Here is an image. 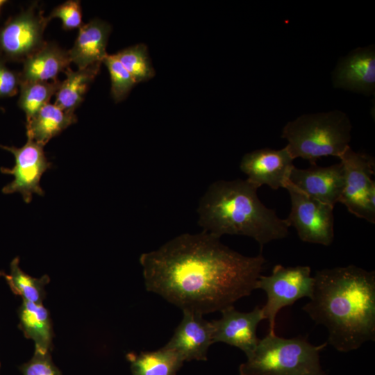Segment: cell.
Masks as SVG:
<instances>
[{
  "mask_svg": "<svg viewBox=\"0 0 375 375\" xmlns=\"http://www.w3.org/2000/svg\"><path fill=\"white\" fill-rule=\"evenodd\" d=\"M265 262L261 253L245 256L205 231L181 234L140 257L147 291L203 315L250 295Z\"/></svg>",
  "mask_w": 375,
  "mask_h": 375,
  "instance_id": "6da1fadb",
  "label": "cell"
},
{
  "mask_svg": "<svg viewBox=\"0 0 375 375\" xmlns=\"http://www.w3.org/2000/svg\"><path fill=\"white\" fill-rule=\"evenodd\" d=\"M302 309L328 333V343L348 352L375 340V272L350 265L316 271Z\"/></svg>",
  "mask_w": 375,
  "mask_h": 375,
  "instance_id": "7a4b0ae2",
  "label": "cell"
},
{
  "mask_svg": "<svg viewBox=\"0 0 375 375\" xmlns=\"http://www.w3.org/2000/svg\"><path fill=\"white\" fill-rule=\"evenodd\" d=\"M257 190L247 179L212 183L197 208L203 231L219 238L225 234L250 237L260 247L285 238L288 223L260 201Z\"/></svg>",
  "mask_w": 375,
  "mask_h": 375,
  "instance_id": "3957f363",
  "label": "cell"
},
{
  "mask_svg": "<svg viewBox=\"0 0 375 375\" xmlns=\"http://www.w3.org/2000/svg\"><path fill=\"white\" fill-rule=\"evenodd\" d=\"M351 130L349 118L336 110L302 115L284 126L282 138L288 140L285 148L293 159L313 165L322 156L340 158L349 147Z\"/></svg>",
  "mask_w": 375,
  "mask_h": 375,
  "instance_id": "277c9868",
  "label": "cell"
},
{
  "mask_svg": "<svg viewBox=\"0 0 375 375\" xmlns=\"http://www.w3.org/2000/svg\"><path fill=\"white\" fill-rule=\"evenodd\" d=\"M319 346L306 338H285L268 333L239 367L240 375H328L322 368Z\"/></svg>",
  "mask_w": 375,
  "mask_h": 375,
  "instance_id": "5b68a950",
  "label": "cell"
},
{
  "mask_svg": "<svg viewBox=\"0 0 375 375\" xmlns=\"http://www.w3.org/2000/svg\"><path fill=\"white\" fill-rule=\"evenodd\" d=\"M308 266H274L269 276L260 275L256 283V289L264 290L267 302L262 307L265 319L269 326V333H275V321L281 308L292 305L297 300L310 298L314 278Z\"/></svg>",
  "mask_w": 375,
  "mask_h": 375,
  "instance_id": "8992f818",
  "label": "cell"
},
{
  "mask_svg": "<svg viewBox=\"0 0 375 375\" xmlns=\"http://www.w3.org/2000/svg\"><path fill=\"white\" fill-rule=\"evenodd\" d=\"M344 175L339 201L349 212L375 223L374 160L370 156L353 151L349 147L340 157Z\"/></svg>",
  "mask_w": 375,
  "mask_h": 375,
  "instance_id": "52a82bcc",
  "label": "cell"
},
{
  "mask_svg": "<svg viewBox=\"0 0 375 375\" xmlns=\"http://www.w3.org/2000/svg\"><path fill=\"white\" fill-rule=\"evenodd\" d=\"M291 200L286 219L301 240L328 246L334 239L333 206L305 194L289 181L285 186Z\"/></svg>",
  "mask_w": 375,
  "mask_h": 375,
  "instance_id": "ba28073f",
  "label": "cell"
},
{
  "mask_svg": "<svg viewBox=\"0 0 375 375\" xmlns=\"http://www.w3.org/2000/svg\"><path fill=\"white\" fill-rule=\"evenodd\" d=\"M49 19L33 6L13 16L0 28V59L24 62L42 48Z\"/></svg>",
  "mask_w": 375,
  "mask_h": 375,
  "instance_id": "9c48e42d",
  "label": "cell"
},
{
  "mask_svg": "<svg viewBox=\"0 0 375 375\" xmlns=\"http://www.w3.org/2000/svg\"><path fill=\"white\" fill-rule=\"evenodd\" d=\"M0 148L12 153L15 160L12 168H1L2 173L14 177L11 183L3 188V193L18 192L27 203L31 201L34 194L43 196L44 192L40 185V178L51 166L45 156L43 146L27 138L26 143L22 147L0 144Z\"/></svg>",
  "mask_w": 375,
  "mask_h": 375,
  "instance_id": "30bf717a",
  "label": "cell"
},
{
  "mask_svg": "<svg viewBox=\"0 0 375 375\" xmlns=\"http://www.w3.org/2000/svg\"><path fill=\"white\" fill-rule=\"evenodd\" d=\"M293 160L285 147L278 150L264 148L246 153L240 168L247 175V181L256 188L267 185L277 190L285 188L294 167Z\"/></svg>",
  "mask_w": 375,
  "mask_h": 375,
  "instance_id": "8fae6325",
  "label": "cell"
},
{
  "mask_svg": "<svg viewBox=\"0 0 375 375\" xmlns=\"http://www.w3.org/2000/svg\"><path fill=\"white\" fill-rule=\"evenodd\" d=\"M221 312L220 319L211 321L213 343L221 342L238 347L249 357L260 340L256 329L265 319L262 308L256 306L251 312H242L232 306Z\"/></svg>",
  "mask_w": 375,
  "mask_h": 375,
  "instance_id": "7c38bea8",
  "label": "cell"
},
{
  "mask_svg": "<svg viewBox=\"0 0 375 375\" xmlns=\"http://www.w3.org/2000/svg\"><path fill=\"white\" fill-rule=\"evenodd\" d=\"M288 181L308 197L334 207L344 188L343 165L340 162L328 167L313 164L306 169L294 166Z\"/></svg>",
  "mask_w": 375,
  "mask_h": 375,
  "instance_id": "4fadbf2b",
  "label": "cell"
},
{
  "mask_svg": "<svg viewBox=\"0 0 375 375\" xmlns=\"http://www.w3.org/2000/svg\"><path fill=\"white\" fill-rule=\"evenodd\" d=\"M213 344L211 322L203 315L183 310V319L165 348L177 353L184 361L206 360L209 347Z\"/></svg>",
  "mask_w": 375,
  "mask_h": 375,
  "instance_id": "5bb4252c",
  "label": "cell"
},
{
  "mask_svg": "<svg viewBox=\"0 0 375 375\" xmlns=\"http://www.w3.org/2000/svg\"><path fill=\"white\" fill-rule=\"evenodd\" d=\"M335 87L372 93L375 88V51L373 47L358 48L342 59L334 74Z\"/></svg>",
  "mask_w": 375,
  "mask_h": 375,
  "instance_id": "9a60e30c",
  "label": "cell"
},
{
  "mask_svg": "<svg viewBox=\"0 0 375 375\" xmlns=\"http://www.w3.org/2000/svg\"><path fill=\"white\" fill-rule=\"evenodd\" d=\"M111 26L100 19H94L79 28L77 38L72 49L68 50L71 62L78 69L96 63H102L106 53V46Z\"/></svg>",
  "mask_w": 375,
  "mask_h": 375,
  "instance_id": "2e32d148",
  "label": "cell"
},
{
  "mask_svg": "<svg viewBox=\"0 0 375 375\" xmlns=\"http://www.w3.org/2000/svg\"><path fill=\"white\" fill-rule=\"evenodd\" d=\"M23 63L22 70L19 72L20 83L56 81L58 75L69 67L72 62L68 51L55 42H46Z\"/></svg>",
  "mask_w": 375,
  "mask_h": 375,
  "instance_id": "e0dca14e",
  "label": "cell"
},
{
  "mask_svg": "<svg viewBox=\"0 0 375 375\" xmlns=\"http://www.w3.org/2000/svg\"><path fill=\"white\" fill-rule=\"evenodd\" d=\"M76 121L74 112H67L55 103H48L26 122L27 138L44 147L51 139Z\"/></svg>",
  "mask_w": 375,
  "mask_h": 375,
  "instance_id": "ac0fdd59",
  "label": "cell"
},
{
  "mask_svg": "<svg viewBox=\"0 0 375 375\" xmlns=\"http://www.w3.org/2000/svg\"><path fill=\"white\" fill-rule=\"evenodd\" d=\"M19 326L24 335L33 340L35 349L50 351L53 337L49 312L42 304L25 300L19 309Z\"/></svg>",
  "mask_w": 375,
  "mask_h": 375,
  "instance_id": "d6986e66",
  "label": "cell"
},
{
  "mask_svg": "<svg viewBox=\"0 0 375 375\" xmlns=\"http://www.w3.org/2000/svg\"><path fill=\"white\" fill-rule=\"evenodd\" d=\"M101 65L96 63L76 71L68 67L64 72L66 78L60 82L56 92L55 104L63 110L74 112L83 102L90 85L99 74Z\"/></svg>",
  "mask_w": 375,
  "mask_h": 375,
  "instance_id": "ffe728a7",
  "label": "cell"
},
{
  "mask_svg": "<svg viewBox=\"0 0 375 375\" xmlns=\"http://www.w3.org/2000/svg\"><path fill=\"white\" fill-rule=\"evenodd\" d=\"M132 375H176L184 360L175 351L164 347L153 351L126 355Z\"/></svg>",
  "mask_w": 375,
  "mask_h": 375,
  "instance_id": "44dd1931",
  "label": "cell"
},
{
  "mask_svg": "<svg viewBox=\"0 0 375 375\" xmlns=\"http://www.w3.org/2000/svg\"><path fill=\"white\" fill-rule=\"evenodd\" d=\"M10 267V274L5 278L12 291L20 295L23 300L42 304L45 297L44 286L49 282V277L44 275L35 278L27 274L20 268L18 257L12 260Z\"/></svg>",
  "mask_w": 375,
  "mask_h": 375,
  "instance_id": "7402d4cb",
  "label": "cell"
},
{
  "mask_svg": "<svg viewBox=\"0 0 375 375\" xmlns=\"http://www.w3.org/2000/svg\"><path fill=\"white\" fill-rule=\"evenodd\" d=\"M59 80L51 81L22 82L19 85V107L24 112L26 122H29L56 94Z\"/></svg>",
  "mask_w": 375,
  "mask_h": 375,
  "instance_id": "603a6c76",
  "label": "cell"
},
{
  "mask_svg": "<svg viewBox=\"0 0 375 375\" xmlns=\"http://www.w3.org/2000/svg\"><path fill=\"white\" fill-rule=\"evenodd\" d=\"M115 56L136 83L149 81L155 76L147 47L144 44L128 47L118 51Z\"/></svg>",
  "mask_w": 375,
  "mask_h": 375,
  "instance_id": "cb8c5ba5",
  "label": "cell"
},
{
  "mask_svg": "<svg viewBox=\"0 0 375 375\" xmlns=\"http://www.w3.org/2000/svg\"><path fill=\"white\" fill-rule=\"evenodd\" d=\"M103 63L110 74L111 95L116 103L124 100L136 84L130 73L124 68L115 54L107 55Z\"/></svg>",
  "mask_w": 375,
  "mask_h": 375,
  "instance_id": "d4e9b609",
  "label": "cell"
},
{
  "mask_svg": "<svg viewBox=\"0 0 375 375\" xmlns=\"http://www.w3.org/2000/svg\"><path fill=\"white\" fill-rule=\"evenodd\" d=\"M47 18L49 21L53 18L60 19L65 30L80 28L83 25L81 2L77 0L67 1L56 7Z\"/></svg>",
  "mask_w": 375,
  "mask_h": 375,
  "instance_id": "484cf974",
  "label": "cell"
},
{
  "mask_svg": "<svg viewBox=\"0 0 375 375\" xmlns=\"http://www.w3.org/2000/svg\"><path fill=\"white\" fill-rule=\"evenodd\" d=\"M23 375H62L53 363L50 351L35 349L31 359L20 367Z\"/></svg>",
  "mask_w": 375,
  "mask_h": 375,
  "instance_id": "4316f807",
  "label": "cell"
},
{
  "mask_svg": "<svg viewBox=\"0 0 375 375\" xmlns=\"http://www.w3.org/2000/svg\"><path fill=\"white\" fill-rule=\"evenodd\" d=\"M19 85V73L8 68L5 61L0 59V98L15 95Z\"/></svg>",
  "mask_w": 375,
  "mask_h": 375,
  "instance_id": "83f0119b",
  "label": "cell"
},
{
  "mask_svg": "<svg viewBox=\"0 0 375 375\" xmlns=\"http://www.w3.org/2000/svg\"><path fill=\"white\" fill-rule=\"evenodd\" d=\"M7 2H8L7 1L0 0V13H1V9H2L3 6L4 4H6Z\"/></svg>",
  "mask_w": 375,
  "mask_h": 375,
  "instance_id": "f1b7e54d",
  "label": "cell"
},
{
  "mask_svg": "<svg viewBox=\"0 0 375 375\" xmlns=\"http://www.w3.org/2000/svg\"><path fill=\"white\" fill-rule=\"evenodd\" d=\"M6 274L3 272L0 271V276H4V277H6Z\"/></svg>",
  "mask_w": 375,
  "mask_h": 375,
  "instance_id": "f546056e",
  "label": "cell"
},
{
  "mask_svg": "<svg viewBox=\"0 0 375 375\" xmlns=\"http://www.w3.org/2000/svg\"><path fill=\"white\" fill-rule=\"evenodd\" d=\"M0 110H3V108L0 107Z\"/></svg>",
  "mask_w": 375,
  "mask_h": 375,
  "instance_id": "4dcf8cb0",
  "label": "cell"
},
{
  "mask_svg": "<svg viewBox=\"0 0 375 375\" xmlns=\"http://www.w3.org/2000/svg\"><path fill=\"white\" fill-rule=\"evenodd\" d=\"M0 367H1V365H0Z\"/></svg>",
  "mask_w": 375,
  "mask_h": 375,
  "instance_id": "1f68e13d",
  "label": "cell"
}]
</instances>
